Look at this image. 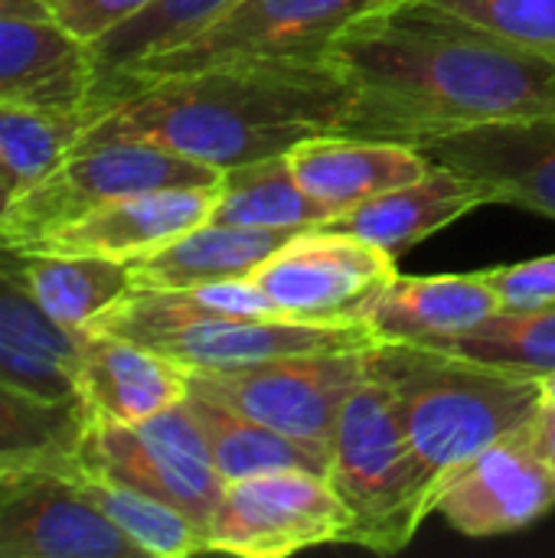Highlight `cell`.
Masks as SVG:
<instances>
[{
    "label": "cell",
    "mask_w": 555,
    "mask_h": 558,
    "mask_svg": "<svg viewBox=\"0 0 555 558\" xmlns=\"http://www.w3.org/2000/svg\"><path fill=\"white\" fill-rule=\"evenodd\" d=\"M330 59L353 88L340 134L429 144L481 124L555 114V62L422 0L350 23Z\"/></svg>",
    "instance_id": "cell-1"
},
{
    "label": "cell",
    "mask_w": 555,
    "mask_h": 558,
    "mask_svg": "<svg viewBox=\"0 0 555 558\" xmlns=\"http://www.w3.org/2000/svg\"><path fill=\"white\" fill-rule=\"evenodd\" d=\"M350 105L353 88L334 59L236 62L128 88L88 121L75 147L144 141L232 170L340 131Z\"/></svg>",
    "instance_id": "cell-2"
},
{
    "label": "cell",
    "mask_w": 555,
    "mask_h": 558,
    "mask_svg": "<svg viewBox=\"0 0 555 558\" xmlns=\"http://www.w3.org/2000/svg\"><path fill=\"white\" fill-rule=\"evenodd\" d=\"M373 366L396 392L422 464L448 471L523 432L543 405V379L415 343H373Z\"/></svg>",
    "instance_id": "cell-3"
},
{
    "label": "cell",
    "mask_w": 555,
    "mask_h": 558,
    "mask_svg": "<svg viewBox=\"0 0 555 558\" xmlns=\"http://www.w3.org/2000/svg\"><path fill=\"white\" fill-rule=\"evenodd\" d=\"M327 481L353 520L347 546L383 556L402 553L425 517L435 513L442 484L415 454L396 392L373 366V356L337 418Z\"/></svg>",
    "instance_id": "cell-4"
},
{
    "label": "cell",
    "mask_w": 555,
    "mask_h": 558,
    "mask_svg": "<svg viewBox=\"0 0 555 558\" xmlns=\"http://www.w3.org/2000/svg\"><path fill=\"white\" fill-rule=\"evenodd\" d=\"M157 350L190 373L236 369L291 353L373 347L366 324H304L291 317H236L209 307L193 291L134 288L118 307L92 324Z\"/></svg>",
    "instance_id": "cell-5"
},
{
    "label": "cell",
    "mask_w": 555,
    "mask_h": 558,
    "mask_svg": "<svg viewBox=\"0 0 555 558\" xmlns=\"http://www.w3.org/2000/svg\"><path fill=\"white\" fill-rule=\"evenodd\" d=\"M389 7V0H236L190 39L141 59L88 111L95 121L128 88L236 62L330 59L334 43L360 16ZM88 128V124H85Z\"/></svg>",
    "instance_id": "cell-6"
},
{
    "label": "cell",
    "mask_w": 555,
    "mask_h": 558,
    "mask_svg": "<svg viewBox=\"0 0 555 558\" xmlns=\"http://www.w3.org/2000/svg\"><path fill=\"white\" fill-rule=\"evenodd\" d=\"M219 180L222 170L144 141L75 147L56 173L13 196L0 229L7 245H33L105 203L160 190L219 186Z\"/></svg>",
    "instance_id": "cell-7"
},
{
    "label": "cell",
    "mask_w": 555,
    "mask_h": 558,
    "mask_svg": "<svg viewBox=\"0 0 555 558\" xmlns=\"http://www.w3.org/2000/svg\"><path fill=\"white\" fill-rule=\"evenodd\" d=\"M370 369V347L275 356L236 369L190 373L200 389L252 422L311 448L330 464L337 418Z\"/></svg>",
    "instance_id": "cell-8"
},
{
    "label": "cell",
    "mask_w": 555,
    "mask_h": 558,
    "mask_svg": "<svg viewBox=\"0 0 555 558\" xmlns=\"http://www.w3.org/2000/svg\"><path fill=\"white\" fill-rule=\"evenodd\" d=\"M75 471L157 497L186 513L203 533L226 490L186 402L137 425L88 422L75 451Z\"/></svg>",
    "instance_id": "cell-9"
},
{
    "label": "cell",
    "mask_w": 555,
    "mask_h": 558,
    "mask_svg": "<svg viewBox=\"0 0 555 558\" xmlns=\"http://www.w3.org/2000/svg\"><path fill=\"white\" fill-rule=\"evenodd\" d=\"M350 510L317 471L285 468L226 484L206 530V553L285 558L347 543Z\"/></svg>",
    "instance_id": "cell-10"
},
{
    "label": "cell",
    "mask_w": 555,
    "mask_h": 558,
    "mask_svg": "<svg viewBox=\"0 0 555 558\" xmlns=\"http://www.w3.org/2000/svg\"><path fill=\"white\" fill-rule=\"evenodd\" d=\"M396 278V255L347 232L307 229L252 271L281 317L304 324H366L383 288Z\"/></svg>",
    "instance_id": "cell-11"
},
{
    "label": "cell",
    "mask_w": 555,
    "mask_h": 558,
    "mask_svg": "<svg viewBox=\"0 0 555 558\" xmlns=\"http://www.w3.org/2000/svg\"><path fill=\"white\" fill-rule=\"evenodd\" d=\"M553 507L555 471L536 454L527 428L448 471L435 500V513L471 539L517 533Z\"/></svg>",
    "instance_id": "cell-12"
},
{
    "label": "cell",
    "mask_w": 555,
    "mask_h": 558,
    "mask_svg": "<svg viewBox=\"0 0 555 558\" xmlns=\"http://www.w3.org/2000/svg\"><path fill=\"white\" fill-rule=\"evenodd\" d=\"M144 556L79 487L75 474L39 471L0 484V558Z\"/></svg>",
    "instance_id": "cell-13"
},
{
    "label": "cell",
    "mask_w": 555,
    "mask_h": 558,
    "mask_svg": "<svg viewBox=\"0 0 555 558\" xmlns=\"http://www.w3.org/2000/svg\"><path fill=\"white\" fill-rule=\"evenodd\" d=\"M487 190L491 203L555 219V114L481 124L419 147Z\"/></svg>",
    "instance_id": "cell-14"
},
{
    "label": "cell",
    "mask_w": 555,
    "mask_h": 558,
    "mask_svg": "<svg viewBox=\"0 0 555 558\" xmlns=\"http://www.w3.org/2000/svg\"><path fill=\"white\" fill-rule=\"evenodd\" d=\"M216 203V186H186L141 193L128 199L105 203L75 222L59 226L26 248L72 252V255H101L114 262H134L186 229L209 219Z\"/></svg>",
    "instance_id": "cell-15"
},
{
    "label": "cell",
    "mask_w": 555,
    "mask_h": 558,
    "mask_svg": "<svg viewBox=\"0 0 555 558\" xmlns=\"http://www.w3.org/2000/svg\"><path fill=\"white\" fill-rule=\"evenodd\" d=\"M190 392V369L160 356L157 350L114 337L105 330H88L82 343L79 396L88 422L137 425Z\"/></svg>",
    "instance_id": "cell-16"
},
{
    "label": "cell",
    "mask_w": 555,
    "mask_h": 558,
    "mask_svg": "<svg viewBox=\"0 0 555 558\" xmlns=\"http://www.w3.org/2000/svg\"><path fill=\"white\" fill-rule=\"evenodd\" d=\"M504 307L484 271L474 275H399L383 288L366 327L376 343L442 347Z\"/></svg>",
    "instance_id": "cell-17"
},
{
    "label": "cell",
    "mask_w": 555,
    "mask_h": 558,
    "mask_svg": "<svg viewBox=\"0 0 555 558\" xmlns=\"http://www.w3.org/2000/svg\"><path fill=\"white\" fill-rule=\"evenodd\" d=\"M288 163L301 190L330 206L334 216L432 170V160L415 144L353 137L340 131L298 144L288 154Z\"/></svg>",
    "instance_id": "cell-18"
},
{
    "label": "cell",
    "mask_w": 555,
    "mask_h": 558,
    "mask_svg": "<svg viewBox=\"0 0 555 558\" xmlns=\"http://www.w3.org/2000/svg\"><path fill=\"white\" fill-rule=\"evenodd\" d=\"M487 190L442 163H432V170L412 183H402L396 190L376 193L334 219H327L321 229L347 232L363 242H373L386 248L389 255H399L412 248L415 242L435 235L438 229L451 226L464 213L487 206Z\"/></svg>",
    "instance_id": "cell-19"
},
{
    "label": "cell",
    "mask_w": 555,
    "mask_h": 558,
    "mask_svg": "<svg viewBox=\"0 0 555 558\" xmlns=\"http://www.w3.org/2000/svg\"><path fill=\"white\" fill-rule=\"evenodd\" d=\"M82 343L85 333L59 327L0 255V379L46 402H82Z\"/></svg>",
    "instance_id": "cell-20"
},
{
    "label": "cell",
    "mask_w": 555,
    "mask_h": 558,
    "mask_svg": "<svg viewBox=\"0 0 555 558\" xmlns=\"http://www.w3.org/2000/svg\"><path fill=\"white\" fill-rule=\"evenodd\" d=\"M95 88L88 46L49 16H0V101L85 111Z\"/></svg>",
    "instance_id": "cell-21"
},
{
    "label": "cell",
    "mask_w": 555,
    "mask_h": 558,
    "mask_svg": "<svg viewBox=\"0 0 555 558\" xmlns=\"http://www.w3.org/2000/svg\"><path fill=\"white\" fill-rule=\"evenodd\" d=\"M294 235V229H245L206 219L128 265L134 288L141 291H183L216 281H242Z\"/></svg>",
    "instance_id": "cell-22"
},
{
    "label": "cell",
    "mask_w": 555,
    "mask_h": 558,
    "mask_svg": "<svg viewBox=\"0 0 555 558\" xmlns=\"http://www.w3.org/2000/svg\"><path fill=\"white\" fill-rule=\"evenodd\" d=\"M0 255L33 301L59 327L75 333H88L98 317H105L134 291L128 262L26 245H3Z\"/></svg>",
    "instance_id": "cell-23"
},
{
    "label": "cell",
    "mask_w": 555,
    "mask_h": 558,
    "mask_svg": "<svg viewBox=\"0 0 555 558\" xmlns=\"http://www.w3.org/2000/svg\"><path fill=\"white\" fill-rule=\"evenodd\" d=\"M88 428L82 402H46L0 379V484L39 471H75Z\"/></svg>",
    "instance_id": "cell-24"
},
{
    "label": "cell",
    "mask_w": 555,
    "mask_h": 558,
    "mask_svg": "<svg viewBox=\"0 0 555 558\" xmlns=\"http://www.w3.org/2000/svg\"><path fill=\"white\" fill-rule=\"evenodd\" d=\"M209 219L222 226H245V229L307 232L334 219V209L301 190L288 163V154H281V157L222 170Z\"/></svg>",
    "instance_id": "cell-25"
},
{
    "label": "cell",
    "mask_w": 555,
    "mask_h": 558,
    "mask_svg": "<svg viewBox=\"0 0 555 558\" xmlns=\"http://www.w3.org/2000/svg\"><path fill=\"white\" fill-rule=\"evenodd\" d=\"M183 402L190 415L196 418L206 438L209 458L226 484L268 474V471H285V468H304V471H317L327 477V461L317 458L311 448L252 422L249 415L229 409L226 402L200 389H190Z\"/></svg>",
    "instance_id": "cell-26"
},
{
    "label": "cell",
    "mask_w": 555,
    "mask_h": 558,
    "mask_svg": "<svg viewBox=\"0 0 555 558\" xmlns=\"http://www.w3.org/2000/svg\"><path fill=\"white\" fill-rule=\"evenodd\" d=\"M236 0H154L144 7L137 16L101 36L98 43L88 46L92 65H95V88H92V105L141 59L164 52L183 39H190L196 29H203L213 16H219L226 7Z\"/></svg>",
    "instance_id": "cell-27"
},
{
    "label": "cell",
    "mask_w": 555,
    "mask_h": 558,
    "mask_svg": "<svg viewBox=\"0 0 555 558\" xmlns=\"http://www.w3.org/2000/svg\"><path fill=\"white\" fill-rule=\"evenodd\" d=\"M88 124L85 111L0 101V177L23 193L56 173Z\"/></svg>",
    "instance_id": "cell-28"
},
{
    "label": "cell",
    "mask_w": 555,
    "mask_h": 558,
    "mask_svg": "<svg viewBox=\"0 0 555 558\" xmlns=\"http://www.w3.org/2000/svg\"><path fill=\"white\" fill-rule=\"evenodd\" d=\"M82 494L144 553L154 558H186L206 553V533L177 507L147 497L108 477L72 471Z\"/></svg>",
    "instance_id": "cell-29"
},
{
    "label": "cell",
    "mask_w": 555,
    "mask_h": 558,
    "mask_svg": "<svg viewBox=\"0 0 555 558\" xmlns=\"http://www.w3.org/2000/svg\"><path fill=\"white\" fill-rule=\"evenodd\" d=\"M435 350H448L478 363H491L543 379L555 373V304L500 307L474 330Z\"/></svg>",
    "instance_id": "cell-30"
},
{
    "label": "cell",
    "mask_w": 555,
    "mask_h": 558,
    "mask_svg": "<svg viewBox=\"0 0 555 558\" xmlns=\"http://www.w3.org/2000/svg\"><path fill=\"white\" fill-rule=\"evenodd\" d=\"M507 46L555 62V0H422Z\"/></svg>",
    "instance_id": "cell-31"
},
{
    "label": "cell",
    "mask_w": 555,
    "mask_h": 558,
    "mask_svg": "<svg viewBox=\"0 0 555 558\" xmlns=\"http://www.w3.org/2000/svg\"><path fill=\"white\" fill-rule=\"evenodd\" d=\"M150 3L154 0H43L46 16L82 46L98 43Z\"/></svg>",
    "instance_id": "cell-32"
},
{
    "label": "cell",
    "mask_w": 555,
    "mask_h": 558,
    "mask_svg": "<svg viewBox=\"0 0 555 558\" xmlns=\"http://www.w3.org/2000/svg\"><path fill=\"white\" fill-rule=\"evenodd\" d=\"M494 291L500 294L504 307H536V304H555V255L504 265L484 271Z\"/></svg>",
    "instance_id": "cell-33"
},
{
    "label": "cell",
    "mask_w": 555,
    "mask_h": 558,
    "mask_svg": "<svg viewBox=\"0 0 555 558\" xmlns=\"http://www.w3.org/2000/svg\"><path fill=\"white\" fill-rule=\"evenodd\" d=\"M527 438L536 448V454L555 471V399H543L540 412L527 425Z\"/></svg>",
    "instance_id": "cell-34"
},
{
    "label": "cell",
    "mask_w": 555,
    "mask_h": 558,
    "mask_svg": "<svg viewBox=\"0 0 555 558\" xmlns=\"http://www.w3.org/2000/svg\"><path fill=\"white\" fill-rule=\"evenodd\" d=\"M0 16H46L43 0H0Z\"/></svg>",
    "instance_id": "cell-35"
},
{
    "label": "cell",
    "mask_w": 555,
    "mask_h": 558,
    "mask_svg": "<svg viewBox=\"0 0 555 558\" xmlns=\"http://www.w3.org/2000/svg\"><path fill=\"white\" fill-rule=\"evenodd\" d=\"M13 186L0 177V222H3V216H7V209H10V203H13Z\"/></svg>",
    "instance_id": "cell-36"
},
{
    "label": "cell",
    "mask_w": 555,
    "mask_h": 558,
    "mask_svg": "<svg viewBox=\"0 0 555 558\" xmlns=\"http://www.w3.org/2000/svg\"><path fill=\"white\" fill-rule=\"evenodd\" d=\"M543 399H555V373L543 376Z\"/></svg>",
    "instance_id": "cell-37"
},
{
    "label": "cell",
    "mask_w": 555,
    "mask_h": 558,
    "mask_svg": "<svg viewBox=\"0 0 555 558\" xmlns=\"http://www.w3.org/2000/svg\"><path fill=\"white\" fill-rule=\"evenodd\" d=\"M0 245H7V235H3V229H0Z\"/></svg>",
    "instance_id": "cell-38"
},
{
    "label": "cell",
    "mask_w": 555,
    "mask_h": 558,
    "mask_svg": "<svg viewBox=\"0 0 555 558\" xmlns=\"http://www.w3.org/2000/svg\"><path fill=\"white\" fill-rule=\"evenodd\" d=\"M389 3H402V0H389Z\"/></svg>",
    "instance_id": "cell-39"
}]
</instances>
